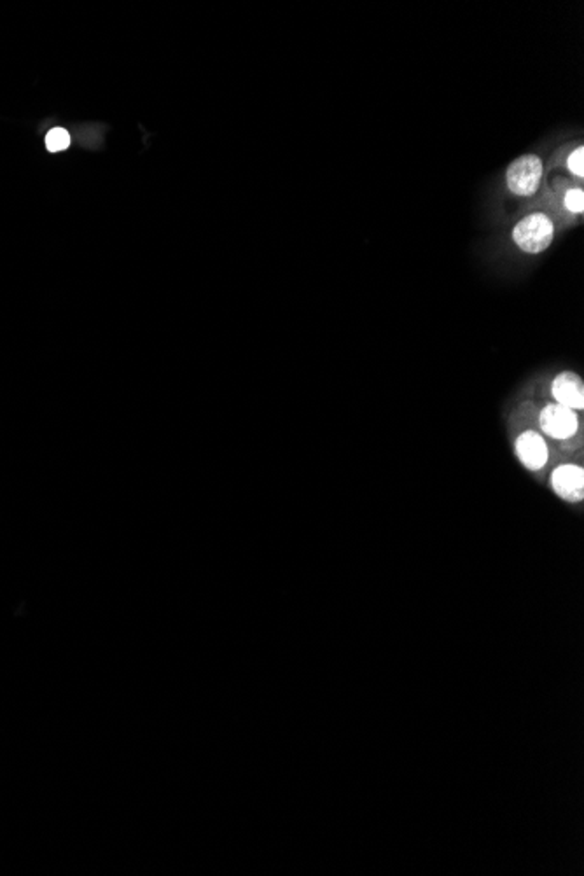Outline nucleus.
<instances>
[{
  "mask_svg": "<svg viewBox=\"0 0 584 876\" xmlns=\"http://www.w3.org/2000/svg\"><path fill=\"white\" fill-rule=\"evenodd\" d=\"M555 235L553 220L542 212H534L525 216L512 229V240L527 254L544 252Z\"/></svg>",
  "mask_w": 584,
  "mask_h": 876,
  "instance_id": "nucleus-1",
  "label": "nucleus"
},
{
  "mask_svg": "<svg viewBox=\"0 0 584 876\" xmlns=\"http://www.w3.org/2000/svg\"><path fill=\"white\" fill-rule=\"evenodd\" d=\"M544 173V165L536 154H523L514 160L506 171V182L512 195L532 196Z\"/></svg>",
  "mask_w": 584,
  "mask_h": 876,
  "instance_id": "nucleus-2",
  "label": "nucleus"
},
{
  "mask_svg": "<svg viewBox=\"0 0 584 876\" xmlns=\"http://www.w3.org/2000/svg\"><path fill=\"white\" fill-rule=\"evenodd\" d=\"M540 429L546 433V436L553 439H570L579 429V420L578 414L560 404H548L539 416Z\"/></svg>",
  "mask_w": 584,
  "mask_h": 876,
  "instance_id": "nucleus-3",
  "label": "nucleus"
},
{
  "mask_svg": "<svg viewBox=\"0 0 584 876\" xmlns=\"http://www.w3.org/2000/svg\"><path fill=\"white\" fill-rule=\"evenodd\" d=\"M551 394L557 404L565 406L572 412H581L584 408V384L579 375L572 371H563L551 385Z\"/></svg>",
  "mask_w": 584,
  "mask_h": 876,
  "instance_id": "nucleus-4",
  "label": "nucleus"
},
{
  "mask_svg": "<svg viewBox=\"0 0 584 876\" xmlns=\"http://www.w3.org/2000/svg\"><path fill=\"white\" fill-rule=\"evenodd\" d=\"M551 485L561 499L569 502H581L584 497V471L579 465H561L551 474Z\"/></svg>",
  "mask_w": 584,
  "mask_h": 876,
  "instance_id": "nucleus-5",
  "label": "nucleus"
},
{
  "mask_svg": "<svg viewBox=\"0 0 584 876\" xmlns=\"http://www.w3.org/2000/svg\"><path fill=\"white\" fill-rule=\"evenodd\" d=\"M516 455H518L521 463L530 471L542 469L550 459L546 441L534 431H527L516 439Z\"/></svg>",
  "mask_w": 584,
  "mask_h": 876,
  "instance_id": "nucleus-6",
  "label": "nucleus"
},
{
  "mask_svg": "<svg viewBox=\"0 0 584 876\" xmlns=\"http://www.w3.org/2000/svg\"><path fill=\"white\" fill-rule=\"evenodd\" d=\"M71 146V133L63 128H54L51 130L46 137V147L51 152H58V151H65L67 147Z\"/></svg>",
  "mask_w": 584,
  "mask_h": 876,
  "instance_id": "nucleus-7",
  "label": "nucleus"
},
{
  "mask_svg": "<svg viewBox=\"0 0 584 876\" xmlns=\"http://www.w3.org/2000/svg\"><path fill=\"white\" fill-rule=\"evenodd\" d=\"M565 209L572 214H583L584 210V191L581 188H572L565 193L563 198Z\"/></svg>",
  "mask_w": 584,
  "mask_h": 876,
  "instance_id": "nucleus-8",
  "label": "nucleus"
},
{
  "mask_svg": "<svg viewBox=\"0 0 584 876\" xmlns=\"http://www.w3.org/2000/svg\"><path fill=\"white\" fill-rule=\"evenodd\" d=\"M567 167L570 173L578 175L579 179L584 177V147L579 146L578 149H574V152L569 156L567 160Z\"/></svg>",
  "mask_w": 584,
  "mask_h": 876,
  "instance_id": "nucleus-9",
  "label": "nucleus"
}]
</instances>
